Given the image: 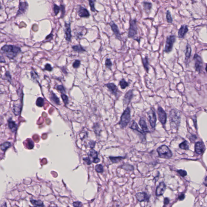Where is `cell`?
<instances>
[{"mask_svg": "<svg viewBox=\"0 0 207 207\" xmlns=\"http://www.w3.org/2000/svg\"><path fill=\"white\" fill-rule=\"evenodd\" d=\"M171 128L172 130L178 129L180 126L181 121V113L176 108L172 109L169 114Z\"/></svg>", "mask_w": 207, "mask_h": 207, "instance_id": "6da1fadb", "label": "cell"}, {"mask_svg": "<svg viewBox=\"0 0 207 207\" xmlns=\"http://www.w3.org/2000/svg\"><path fill=\"white\" fill-rule=\"evenodd\" d=\"M1 51L9 58L12 59L21 52L19 47L12 45H5L1 48Z\"/></svg>", "mask_w": 207, "mask_h": 207, "instance_id": "7a4b0ae2", "label": "cell"}, {"mask_svg": "<svg viewBox=\"0 0 207 207\" xmlns=\"http://www.w3.org/2000/svg\"><path fill=\"white\" fill-rule=\"evenodd\" d=\"M131 119V110L130 108L127 107L121 116L119 125L122 128H125L129 123Z\"/></svg>", "mask_w": 207, "mask_h": 207, "instance_id": "3957f363", "label": "cell"}, {"mask_svg": "<svg viewBox=\"0 0 207 207\" xmlns=\"http://www.w3.org/2000/svg\"><path fill=\"white\" fill-rule=\"evenodd\" d=\"M159 157L161 158L170 159L173 155L172 151L168 146L166 145H163L159 147L157 149Z\"/></svg>", "mask_w": 207, "mask_h": 207, "instance_id": "277c9868", "label": "cell"}, {"mask_svg": "<svg viewBox=\"0 0 207 207\" xmlns=\"http://www.w3.org/2000/svg\"><path fill=\"white\" fill-rule=\"evenodd\" d=\"M137 22L136 19L130 20L129 27L128 30V37L133 38L137 34Z\"/></svg>", "mask_w": 207, "mask_h": 207, "instance_id": "5b68a950", "label": "cell"}, {"mask_svg": "<svg viewBox=\"0 0 207 207\" xmlns=\"http://www.w3.org/2000/svg\"><path fill=\"white\" fill-rule=\"evenodd\" d=\"M176 41V37L175 35H172L167 38L166 45L164 51L166 53H169L172 51L173 45Z\"/></svg>", "mask_w": 207, "mask_h": 207, "instance_id": "8992f818", "label": "cell"}, {"mask_svg": "<svg viewBox=\"0 0 207 207\" xmlns=\"http://www.w3.org/2000/svg\"><path fill=\"white\" fill-rule=\"evenodd\" d=\"M193 59L195 61V67L196 71L199 74L202 71L203 66L202 58L199 55L195 53Z\"/></svg>", "mask_w": 207, "mask_h": 207, "instance_id": "52a82bcc", "label": "cell"}, {"mask_svg": "<svg viewBox=\"0 0 207 207\" xmlns=\"http://www.w3.org/2000/svg\"><path fill=\"white\" fill-rule=\"evenodd\" d=\"M147 115L149 119V121L152 128H155L156 126L157 117L156 113L154 108H151L150 110L147 112Z\"/></svg>", "mask_w": 207, "mask_h": 207, "instance_id": "ba28073f", "label": "cell"}, {"mask_svg": "<svg viewBox=\"0 0 207 207\" xmlns=\"http://www.w3.org/2000/svg\"><path fill=\"white\" fill-rule=\"evenodd\" d=\"M157 114L159 121L163 126L166 125L167 121V114L161 106H158L157 108Z\"/></svg>", "mask_w": 207, "mask_h": 207, "instance_id": "9c48e42d", "label": "cell"}, {"mask_svg": "<svg viewBox=\"0 0 207 207\" xmlns=\"http://www.w3.org/2000/svg\"><path fill=\"white\" fill-rule=\"evenodd\" d=\"M205 150V147L204 143L202 141L197 142L195 145V151L199 155H201Z\"/></svg>", "mask_w": 207, "mask_h": 207, "instance_id": "30bf717a", "label": "cell"}, {"mask_svg": "<svg viewBox=\"0 0 207 207\" xmlns=\"http://www.w3.org/2000/svg\"><path fill=\"white\" fill-rule=\"evenodd\" d=\"M77 14L79 17L83 18H88L90 17V14L86 9L79 5L77 11Z\"/></svg>", "mask_w": 207, "mask_h": 207, "instance_id": "8fae6325", "label": "cell"}, {"mask_svg": "<svg viewBox=\"0 0 207 207\" xmlns=\"http://www.w3.org/2000/svg\"><path fill=\"white\" fill-rule=\"evenodd\" d=\"M89 158L90 159H92V162L97 163L100 161V159L98 157V153L97 151L92 149L88 153Z\"/></svg>", "mask_w": 207, "mask_h": 207, "instance_id": "7c38bea8", "label": "cell"}, {"mask_svg": "<svg viewBox=\"0 0 207 207\" xmlns=\"http://www.w3.org/2000/svg\"><path fill=\"white\" fill-rule=\"evenodd\" d=\"M109 25L110 26L116 38L118 39L121 40V34L119 30V28L118 27L117 25L115 24V22L111 21L109 23Z\"/></svg>", "mask_w": 207, "mask_h": 207, "instance_id": "4fadbf2b", "label": "cell"}, {"mask_svg": "<svg viewBox=\"0 0 207 207\" xmlns=\"http://www.w3.org/2000/svg\"><path fill=\"white\" fill-rule=\"evenodd\" d=\"M137 199L140 201L148 202L150 199V196L148 195L146 192H138L135 195Z\"/></svg>", "mask_w": 207, "mask_h": 207, "instance_id": "5bb4252c", "label": "cell"}, {"mask_svg": "<svg viewBox=\"0 0 207 207\" xmlns=\"http://www.w3.org/2000/svg\"><path fill=\"white\" fill-rule=\"evenodd\" d=\"M133 90H130L125 94L124 96L123 102L124 105L128 106L130 102L133 97Z\"/></svg>", "mask_w": 207, "mask_h": 207, "instance_id": "9a60e30c", "label": "cell"}, {"mask_svg": "<svg viewBox=\"0 0 207 207\" xmlns=\"http://www.w3.org/2000/svg\"><path fill=\"white\" fill-rule=\"evenodd\" d=\"M166 185L165 184V183L163 182H161L156 188V196H160L163 195L166 190Z\"/></svg>", "mask_w": 207, "mask_h": 207, "instance_id": "2e32d148", "label": "cell"}, {"mask_svg": "<svg viewBox=\"0 0 207 207\" xmlns=\"http://www.w3.org/2000/svg\"><path fill=\"white\" fill-rule=\"evenodd\" d=\"M188 26L186 25H182L180 26L178 31V37L180 39H183L184 38L185 35L188 32Z\"/></svg>", "mask_w": 207, "mask_h": 207, "instance_id": "e0dca14e", "label": "cell"}, {"mask_svg": "<svg viewBox=\"0 0 207 207\" xmlns=\"http://www.w3.org/2000/svg\"><path fill=\"white\" fill-rule=\"evenodd\" d=\"M65 34L66 36V40L67 41H71L72 37L71 30V24L65 23Z\"/></svg>", "mask_w": 207, "mask_h": 207, "instance_id": "ac0fdd59", "label": "cell"}, {"mask_svg": "<svg viewBox=\"0 0 207 207\" xmlns=\"http://www.w3.org/2000/svg\"><path fill=\"white\" fill-rule=\"evenodd\" d=\"M105 86L108 88L112 94L117 96L119 90L117 86L114 83H108L105 85Z\"/></svg>", "mask_w": 207, "mask_h": 207, "instance_id": "d6986e66", "label": "cell"}, {"mask_svg": "<svg viewBox=\"0 0 207 207\" xmlns=\"http://www.w3.org/2000/svg\"><path fill=\"white\" fill-rule=\"evenodd\" d=\"M139 124L141 126L142 128V130L143 131L144 133H148L149 132V129L147 125V123L146 121L145 120V119L143 117H141L139 121Z\"/></svg>", "mask_w": 207, "mask_h": 207, "instance_id": "ffe728a7", "label": "cell"}, {"mask_svg": "<svg viewBox=\"0 0 207 207\" xmlns=\"http://www.w3.org/2000/svg\"><path fill=\"white\" fill-rule=\"evenodd\" d=\"M129 128L133 130H135L137 132H139L140 133H141V134H144L145 133L142 130H141L139 128V126L137 125L136 122H135L134 120H133L131 121V125L129 127Z\"/></svg>", "mask_w": 207, "mask_h": 207, "instance_id": "44dd1931", "label": "cell"}, {"mask_svg": "<svg viewBox=\"0 0 207 207\" xmlns=\"http://www.w3.org/2000/svg\"><path fill=\"white\" fill-rule=\"evenodd\" d=\"M192 49L191 47L190 44L187 43L186 46V51L185 52V61H188L190 58L191 54Z\"/></svg>", "mask_w": 207, "mask_h": 207, "instance_id": "7402d4cb", "label": "cell"}, {"mask_svg": "<svg viewBox=\"0 0 207 207\" xmlns=\"http://www.w3.org/2000/svg\"><path fill=\"white\" fill-rule=\"evenodd\" d=\"M9 127L12 132H15L16 131L17 129V125L14 121L12 120V119H10L8 121Z\"/></svg>", "mask_w": 207, "mask_h": 207, "instance_id": "603a6c76", "label": "cell"}, {"mask_svg": "<svg viewBox=\"0 0 207 207\" xmlns=\"http://www.w3.org/2000/svg\"><path fill=\"white\" fill-rule=\"evenodd\" d=\"M142 61L143 64V65L145 70L147 72V73H148L149 69V63L148 57L146 56L144 58H142Z\"/></svg>", "mask_w": 207, "mask_h": 207, "instance_id": "cb8c5ba5", "label": "cell"}, {"mask_svg": "<svg viewBox=\"0 0 207 207\" xmlns=\"http://www.w3.org/2000/svg\"><path fill=\"white\" fill-rule=\"evenodd\" d=\"M50 100L53 102H54L56 105H59L60 104V100H59V98L56 96L55 94L53 92H51L50 94Z\"/></svg>", "mask_w": 207, "mask_h": 207, "instance_id": "d4e9b609", "label": "cell"}, {"mask_svg": "<svg viewBox=\"0 0 207 207\" xmlns=\"http://www.w3.org/2000/svg\"><path fill=\"white\" fill-rule=\"evenodd\" d=\"M143 6L144 10L146 12H149L152 8V4L151 3L149 2H143Z\"/></svg>", "mask_w": 207, "mask_h": 207, "instance_id": "484cf974", "label": "cell"}, {"mask_svg": "<svg viewBox=\"0 0 207 207\" xmlns=\"http://www.w3.org/2000/svg\"><path fill=\"white\" fill-rule=\"evenodd\" d=\"M30 201L31 203L34 206H38V207L44 206L43 203V201H42L41 200L31 199L30 200Z\"/></svg>", "mask_w": 207, "mask_h": 207, "instance_id": "4316f807", "label": "cell"}, {"mask_svg": "<svg viewBox=\"0 0 207 207\" xmlns=\"http://www.w3.org/2000/svg\"><path fill=\"white\" fill-rule=\"evenodd\" d=\"M125 157H110L109 159L110 161L113 163H117L125 159Z\"/></svg>", "mask_w": 207, "mask_h": 207, "instance_id": "83f0119b", "label": "cell"}, {"mask_svg": "<svg viewBox=\"0 0 207 207\" xmlns=\"http://www.w3.org/2000/svg\"><path fill=\"white\" fill-rule=\"evenodd\" d=\"M72 48L74 50V51L78 53L84 52L86 50L83 47L80 45H76L72 47Z\"/></svg>", "mask_w": 207, "mask_h": 207, "instance_id": "f1b7e54d", "label": "cell"}, {"mask_svg": "<svg viewBox=\"0 0 207 207\" xmlns=\"http://www.w3.org/2000/svg\"><path fill=\"white\" fill-rule=\"evenodd\" d=\"M22 107H20V105H14L13 107V112L16 115H19L21 112Z\"/></svg>", "mask_w": 207, "mask_h": 207, "instance_id": "f546056e", "label": "cell"}, {"mask_svg": "<svg viewBox=\"0 0 207 207\" xmlns=\"http://www.w3.org/2000/svg\"><path fill=\"white\" fill-rule=\"evenodd\" d=\"M119 85L121 88L123 90L125 89L127 87L129 86V83L125 80L124 79H121L119 82Z\"/></svg>", "mask_w": 207, "mask_h": 207, "instance_id": "4dcf8cb0", "label": "cell"}, {"mask_svg": "<svg viewBox=\"0 0 207 207\" xmlns=\"http://www.w3.org/2000/svg\"><path fill=\"white\" fill-rule=\"evenodd\" d=\"M11 146V144L10 142H5L0 146V148L3 151H5Z\"/></svg>", "mask_w": 207, "mask_h": 207, "instance_id": "1f68e13d", "label": "cell"}, {"mask_svg": "<svg viewBox=\"0 0 207 207\" xmlns=\"http://www.w3.org/2000/svg\"><path fill=\"white\" fill-rule=\"evenodd\" d=\"M179 147L181 149L185 150H189V145L188 142L186 141H184L179 145Z\"/></svg>", "mask_w": 207, "mask_h": 207, "instance_id": "d6a6232c", "label": "cell"}, {"mask_svg": "<svg viewBox=\"0 0 207 207\" xmlns=\"http://www.w3.org/2000/svg\"><path fill=\"white\" fill-rule=\"evenodd\" d=\"M44 104V100L43 98L41 97H39L38 98L36 101V104L37 106L39 107H41L43 106Z\"/></svg>", "mask_w": 207, "mask_h": 207, "instance_id": "836d02e7", "label": "cell"}, {"mask_svg": "<svg viewBox=\"0 0 207 207\" xmlns=\"http://www.w3.org/2000/svg\"><path fill=\"white\" fill-rule=\"evenodd\" d=\"M166 18L167 22L168 23L172 24L173 22V18L172 17L170 12L169 10L167 11Z\"/></svg>", "mask_w": 207, "mask_h": 207, "instance_id": "e575fe53", "label": "cell"}, {"mask_svg": "<svg viewBox=\"0 0 207 207\" xmlns=\"http://www.w3.org/2000/svg\"><path fill=\"white\" fill-rule=\"evenodd\" d=\"M121 168L125 170L129 171H132L134 170V167L133 166L130 164H125L123 165L121 167Z\"/></svg>", "mask_w": 207, "mask_h": 207, "instance_id": "d590c367", "label": "cell"}, {"mask_svg": "<svg viewBox=\"0 0 207 207\" xmlns=\"http://www.w3.org/2000/svg\"><path fill=\"white\" fill-rule=\"evenodd\" d=\"M26 3H20L19 10L20 14H22V13L24 12L26 10Z\"/></svg>", "mask_w": 207, "mask_h": 207, "instance_id": "8d00e7d4", "label": "cell"}, {"mask_svg": "<svg viewBox=\"0 0 207 207\" xmlns=\"http://www.w3.org/2000/svg\"><path fill=\"white\" fill-rule=\"evenodd\" d=\"M88 1L91 11L92 12H95L96 9L95 8V3L96 0H88Z\"/></svg>", "mask_w": 207, "mask_h": 207, "instance_id": "74e56055", "label": "cell"}, {"mask_svg": "<svg viewBox=\"0 0 207 207\" xmlns=\"http://www.w3.org/2000/svg\"><path fill=\"white\" fill-rule=\"evenodd\" d=\"M95 170L98 173H102L104 172V168L102 164H98L95 167Z\"/></svg>", "mask_w": 207, "mask_h": 207, "instance_id": "f35d334b", "label": "cell"}, {"mask_svg": "<svg viewBox=\"0 0 207 207\" xmlns=\"http://www.w3.org/2000/svg\"><path fill=\"white\" fill-rule=\"evenodd\" d=\"M53 12L55 16H56L59 14V11H60V7L59 6L57 5L54 4L53 6Z\"/></svg>", "mask_w": 207, "mask_h": 207, "instance_id": "ab89813d", "label": "cell"}, {"mask_svg": "<svg viewBox=\"0 0 207 207\" xmlns=\"http://www.w3.org/2000/svg\"><path fill=\"white\" fill-rule=\"evenodd\" d=\"M61 98H62L63 103H64L65 105H67L68 103V96L65 94H61Z\"/></svg>", "mask_w": 207, "mask_h": 207, "instance_id": "60d3db41", "label": "cell"}, {"mask_svg": "<svg viewBox=\"0 0 207 207\" xmlns=\"http://www.w3.org/2000/svg\"><path fill=\"white\" fill-rule=\"evenodd\" d=\"M177 172L182 177H184L187 175V172L184 170H177Z\"/></svg>", "mask_w": 207, "mask_h": 207, "instance_id": "b9f144b4", "label": "cell"}, {"mask_svg": "<svg viewBox=\"0 0 207 207\" xmlns=\"http://www.w3.org/2000/svg\"><path fill=\"white\" fill-rule=\"evenodd\" d=\"M112 65V63L110 60V59L108 58L106 59V61H105V65L106 67L111 69Z\"/></svg>", "mask_w": 207, "mask_h": 207, "instance_id": "7bdbcfd3", "label": "cell"}, {"mask_svg": "<svg viewBox=\"0 0 207 207\" xmlns=\"http://www.w3.org/2000/svg\"><path fill=\"white\" fill-rule=\"evenodd\" d=\"M60 7V11L61 12L60 18H63L65 14V8L64 5H61Z\"/></svg>", "mask_w": 207, "mask_h": 207, "instance_id": "ee69618b", "label": "cell"}, {"mask_svg": "<svg viewBox=\"0 0 207 207\" xmlns=\"http://www.w3.org/2000/svg\"><path fill=\"white\" fill-rule=\"evenodd\" d=\"M81 64V61L79 60H76L73 62V66L75 68H79Z\"/></svg>", "mask_w": 207, "mask_h": 207, "instance_id": "f6af8a7d", "label": "cell"}, {"mask_svg": "<svg viewBox=\"0 0 207 207\" xmlns=\"http://www.w3.org/2000/svg\"><path fill=\"white\" fill-rule=\"evenodd\" d=\"M56 89L57 90L61 93V94H63V93L65 92V90L63 86L62 85H58L57 86Z\"/></svg>", "mask_w": 207, "mask_h": 207, "instance_id": "bcb514c9", "label": "cell"}, {"mask_svg": "<svg viewBox=\"0 0 207 207\" xmlns=\"http://www.w3.org/2000/svg\"><path fill=\"white\" fill-rule=\"evenodd\" d=\"M188 139H189L190 141L192 143H194L195 141L197 139V137L196 136V135H192L190 134L189 137H188Z\"/></svg>", "mask_w": 207, "mask_h": 207, "instance_id": "7dc6e473", "label": "cell"}, {"mask_svg": "<svg viewBox=\"0 0 207 207\" xmlns=\"http://www.w3.org/2000/svg\"><path fill=\"white\" fill-rule=\"evenodd\" d=\"M45 69L46 71H52L53 68L51 67V65L49 63H47L45 66Z\"/></svg>", "mask_w": 207, "mask_h": 207, "instance_id": "c3c4849f", "label": "cell"}, {"mask_svg": "<svg viewBox=\"0 0 207 207\" xmlns=\"http://www.w3.org/2000/svg\"><path fill=\"white\" fill-rule=\"evenodd\" d=\"M5 77H6V79L9 81L10 82L12 80V77L10 74V72L9 71H7L5 73Z\"/></svg>", "mask_w": 207, "mask_h": 207, "instance_id": "681fc988", "label": "cell"}, {"mask_svg": "<svg viewBox=\"0 0 207 207\" xmlns=\"http://www.w3.org/2000/svg\"><path fill=\"white\" fill-rule=\"evenodd\" d=\"M31 77L32 79H37L38 77V75L37 73H36L34 71H32L31 72Z\"/></svg>", "mask_w": 207, "mask_h": 207, "instance_id": "f907efd6", "label": "cell"}, {"mask_svg": "<svg viewBox=\"0 0 207 207\" xmlns=\"http://www.w3.org/2000/svg\"><path fill=\"white\" fill-rule=\"evenodd\" d=\"M192 119L193 121L194 125L195 126V129H197V117L196 116L194 115L193 117H192Z\"/></svg>", "mask_w": 207, "mask_h": 207, "instance_id": "816d5d0a", "label": "cell"}, {"mask_svg": "<svg viewBox=\"0 0 207 207\" xmlns=\"http://www.w3.org/2000/svg\"><path fill=\"white\" fill-rule=\"evenodd\" d=\"M170 202V199H169L168 197H165L164 199V201H163V203H164V205L163 206H166L167 205H168L169 204Z\"/></svg>", "mask_w": 207, "mask_h": 207, "instance_id": "f5cc1de1", "label": "cell"}, {"mask_svg": "<svg viewBox=\"0 0 207 207\" xmlns=\"http://www.w3.org/2000/svg\"><path fill=\"white\" fill-rule=\"evenodd\" d=\"M73 205L74 207H82L83 206L82 203L79 201H76L73 203Z\"/></svg>", "mask_w": 207, "mask_h": 207, "instance_id": "db71d44e", "label": "cell"}, {"mask_svg": "<svg viewBox=\"0 0 207 207\" xmlns=\"http://www.w3.org/2000/svg\"><path fill=\"white\" fill-rule=\"evenodd\" d=\"M83 160L85 161V163H87V164L90 165L92 163V161H91L90 159L89 158V157H85L84 158H83Z\"/></svg>", "mask_w": 207, "mask_h": 207, "instance_id": "11a10c76", "label": "cell"}, {"mask_svg": "<svg viewBox=\"0 0 207 207\" xmlns=\"http://www.w3.org/2000/svg\"><path fill=\"white\" fill-rule=\"evenodd\" d=\"M185 194L184 193H181L178 197V199L180 201H183L185 199Z\"/></svg>", "mask_w": 207, "mask_h": 207, "instance_id": "9f6ffc18", "label": "cell"}, {"mask_svg": "<svg viewBox=\"0 0 207 207\" xmlns=\"http://www.w3.org/2000/svg\"><path fill=\"white\" fill-rule=\"evenodd\" d=\"M53 35L52 34H49V35L47 36V37H46V39H45L47 40H50L51 39H52V38H53Z\"/></svg>", "mask_w": 207, "mask_h": 207, "instance_id": "6f0895ef", "label": "cell"}, {"mask_svg": "<svg viewBox=\"0 0 207 207\" xmlns=\"http://www.w3.org/2000/svg\"><path fill=\"white\" fill-rule=\"evenodd\" d=\"M5 60L4 57L0 55V63H5Z\"/></svg>", "mask_w": 207, "mask_h": 207, "instance_id": "680465c9", "label": "cell"}, {"mask_svg": "<svg viewBox=\"0 0 207 207\" xmlns=\"http://www.w3.org/2000/svg\"><path fill=\"white\" fill-rule=\"evenodd\" d=\"M207 176H205V179H204V182H203V184L205 185V186H207Z\"/></svg>", "mask_w": 207, "mask_h": 207, "instance_id": "91938a15", "label": "cell"}, {"mask_svg": "<svg viewBox=\"0 0 207 207\" xmlns=\"http://www.w3.org/2000/svg\"><path fill=\"white\" fill-rule=\"evenodd\" d=\"M3 92L1 91V90H0V94H3Z\"/></svg>", "mask_w": 207, "mask_h": 207, "instance_id": "94428289", "label": "cell"}, {"mask_svg": "<svg viewBox=\"0 0 207 207\" xmlns=\"http://www.w3.org/2000/svg\"><path fill=\"white\" fill-rule=\"evenodd\" d=\"M1 9V6L0 5V9Z\"/></svg>", "mask_w": 207, "mask_h": 207, "instance_id": "6125c7cd", "label": "cell"}]
</instances>
